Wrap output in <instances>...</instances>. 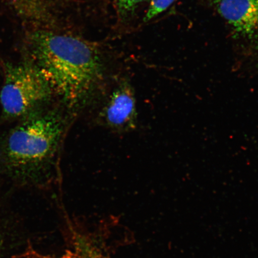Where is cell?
Instances as JSON below:
<instances>
[{
	"instance_id": "1",
	"label": "cell",
	"mask_w": 258,
	"mask_h": 258,
	"mask_svg": "<svg viewBox=\"0 0 258 258\" xmlns=\"http://www.w3.org/2000/svg\"><path fill=\"white\" fill-rule=\"evenodd\" d=\"M29 47L30 59L70 108L85 101L101 79L99 53L85 40L40 30L30 35Z\"/></svg>"
},
{
	"instance_id": "2",
	"label": "cell",
	"mask_w": 258,
	"mask_h": 258,
	"mask_svg": "<svg viewBox=\"0 0 258 258\" xmlns=\"http://www.w3.org/2000/svg\"><path fill=\"white\" fill-rule=\"evenodd\" d=\"M63 131L55 112L40 109L19 119L0 138V175L32 182L50 163Z\"/></svg>"
},
{
	"instance_id": "3",
	"label": "cell",
	"mask_w": 258,
	"mask_h": 258,
	"mask_svg": "<svg viewBox=\"0 0 258 258\" xmlns=\"http://www.w3.org/2000/svg\"><path fill=\"white\" fill-rule=\"evenodd\" d=\"M0 92L3 117L19 120L40 109L52 93L49 84L30 57L5 67Z\"/></svg>"
},
{
	"instance_id": "4",
	"label": "cell",
	"mask_w": 258,
	"mask_h": 258,
	"mask_svg": "<svg viewBox=\"0 0 258 258\" xmlns=\"http://www.w3.org/2000/svg\"><path fill=\"white\" fill-rule=\"evenodd\" d=\"M235 33L251 37L258 31V0H213Z\"/></svg>"
},
{
	"instance_id": "5",
	"label": "cell",
	"mask_w": 258,
	"mask_h": 258,
	"mask_svg": "<svg viewBox=\"0 0 258 258\" xmlns=\"http://www.w3.org/2000/svg\"><path fill=\"white\" fill-rule=\"evenodd\" d=\"M136 100L131 87L122 84L113 92L104 110L105 122L116 130L133 128L137 121Z\"/></svg>"
},
{
	"instance_id": "6",
	"label": "cell",
	"mask_w": 258,
	"mask_h": 258,
	"mask_svg": "<svg viewBox=\"0 0 258 258\" xmlns=\"http://www.w3.org/2000/svg\"><path fill=\"white\" fill-rule=\"evenodd\" d=\"M176 0H151L149 8H148L144 20L148 22L156 17L161 13L165 11Z\"/></svg>"
},
{
	"instance_id": "7",
	"label": "cell",
	"mask_w": 258,
	"mask_h": 258,
	"mask_svg": "<svg viewBox=\"0 0 258 258\" xmlns=\"http://www.w3.org/2000/svg\"><path fill=\"white\" fill-rule=\"evenodd\" d=\"M121 14L126 15L132 12L138 5L145 0H114Z\"/></svg>"
},
{
	"instance_id": "8",
	"label": "cell",
	"mask_w": 258,
	"mask_h": 258,
	"mask_svg": "<svg viewBox=\"0 0 258 258\" xmlns=\"http://www.w3.org/2000/svg\"><path fill=\"white\" fill-rule=\"evenodd\" d=\"M85 250L83 251V253L82 257L81 258H106L102 255V254L98 252L93 248L85 247Z\"/></svg>"
}]
</instances>
